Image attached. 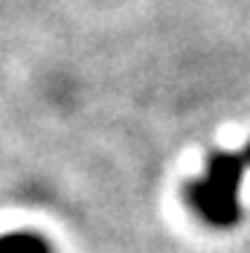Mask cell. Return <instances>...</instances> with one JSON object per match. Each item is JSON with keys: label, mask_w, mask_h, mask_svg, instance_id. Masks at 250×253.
Here are the masks:
<instances>
[{"label": "cell", "mask_w": 250, "mask_h": 253, "mask_svg": "<svg viewBox=\"0 0 250 253\" xmlns=\"http://www.w3.org/2000/svg\"><path fill=\"white\" fill-rule=\"evenodd\" d=\"M0 253H52V248L38 233H6L0 236Z\"/></svg>", "instance_id": "7a4b0ae2"}, {"label": "cell", "mask_w": 250, "mask_h": 253, "mask_svg": "<svg viewBox=\"0 0 250 253\" xmlns=\"http://www.w3.org/2000/svg\"><path fill=\"white\" fill-rule=\"evenodd\" d=\"M250 169V143L242 152H212L204 177L186 186L189 207L209 227H233L242 221V183Z\"/></svg>", "instance_id": "6da1fadb"}]
</instances>
